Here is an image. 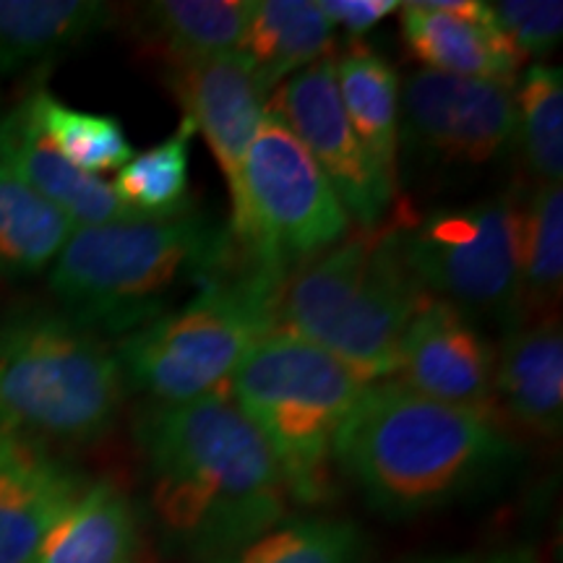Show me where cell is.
<instances>
[{"mask_svg":"<svg viewBox=\"0 0 563 563\" xmlns=\"http://www.w3.org/2000/svg\"><path fill=\"white\" fill-rule=\"evenodd\" d=\"M136 443L154 522L173 551L207 563L287 519L277 460L228 389L146 410Z\"/></svg>","mask_w":563,"mask_h":563,"instance_id":"cell-1","label":"cell"},{"mask_svg":"<svg viewBox=\"0 0 563 563\" xmlns=\"http://www.w3.org/2000/svg\"><path fill=\"white\" fill-rule=\"evenodd\" d=\"M519 449L490 415L365 384L334 441V470L391 519L464 501L509 475Z\"/></svg>","mask_w":563,"mask_h":563,"instance_id":"cell-2","label":"cell"},{"mask_svg":"<svg viewBox=\"0 0 563 563\" xmlns=\"http://www.w3.org/2000/svg\"><path fill=\"white\" fill-rule=\"evenodd\" d=\"M235 264L228 228L196 211L74 228L51 272L63 316L95 334L136 332Z\"/></svg>","mask_w":563,"mask_h":563,"instance_id":"cell-3","label":"cell"},{"mask_svg":"<svg viewBox=\"0 0 563 563\" xmlns=\"http://www.w3.org/2000/svg\"><path fill=\"white\" fill-rule=\"evenodd\" d=\"M402 222L357 228L287 274L277 327L336 357L363 384L397 373L399 344L428 292L402 253Z\"/></svg>","mask_w":563,"mask_h":563,"instance_id":"cell-4","label":"cell"},{"mask_svg":"<svg viewBox=\"0 0 563 563\" xmlns=\"http://www.w3.org/2000/svg\"><path fill=\"white\" fill-rule=\"evenodd\" d=\"M232 402L277 460L290 501L321 506L334 493V441L365 384L302 336L274 329L232 371Z\"/></svg>","mask_w":563,"mask_h":563,"instance_id":"cell-5","label":"cell"},{"mask_svg":"<svg viewBox=\"0 0 563 563\" xmlns=\"http://www.w3.org/2000/svg\"><path fill=\"white\" fill-rule=\"evenodd\" d=\"M285 279L235 256L194 298L118 340L125 389L159 405H186L224 389L253 344L277 329Z\"/></svg>","mask_w":563,"mask_h":563,"instance_id":"cell-6","label":"cell"},{"mask_svg":"<svg viewBox=\"0 0 563 563\" xmlns=\"http://www.w3.org/2000/svg\"><path fill=\"white\" fill-rule=\"evenodd\" d=\"M123 399L121 363L100 334L47 311L0 321V433L95 441L118 420Z\"/></svg>","mask_w":563,"mask_h":563,"instance_id":"cell-7","label":"cell"},{"mask_svg":"<svg viewBox=\"0 0 563 563\" xmlns=\"http://www.w3.org/2000/svg\"><path fill=\"white\" fill-rule=\"evenodd\" d=\"M230 201L228 232L235 256L279 277L334 249L352 230L332 183L269 108L245 152Z\"/></svg>","mask_w":563,"mask_h":563,"instance_id":"cell-8","label":"cell"},{"mask_svg":"<svg viewBox=\"0 0 563 563\" xmlns=\"http://www.w3.org/2000/svg\"><path fill=\"white\" fill-rule=\"evenodd\" d=\"M519 211V194L506 191L405 220L402 253L412 277L462 313L509 327L522 306Z\"/></svg>","mask_w":563,"mask_h":563,"instance_id":"cell-9","label":"cell"},{"mask_svg":"<svg viewBox=\"0 0 563 563\" xmlns=\"http://www.w3.org/2000/svg\"><path fill=\"white\" fill-rule=\"evenodd\" d=\"M514 141V84L420 68L399 87V144L422 162L490 165Z\"/></svg>","mask_w":563,"mask_h":563,"instance_id":"cell-10","label":"cell"},{"mask_svg":"<svg viewBox=\"0 0 563 563\" xmlns=\"http://www.w3.org/2000/svg\"><path fill=\"white\" fill-rule=\"evenodd\" d=\"M266 108L277 112L332 183L350 222L376 228L386 220L397 183L376 165L342 108L334 60L321 58L282 81Z\"/></svg>","mask_w":563,"mask_h":563,"instance_id":"cell-11","label":"cell"},{"mask_svg":"<svg viewBox=\"0 0 563 563\" xmlns=\"http://www.w3.org/2000/svg\"><path fill=\"white\" fill-rule=\"evenodd\" d=\"M496 352L452 302L428 298L399 344L397 382L435 402L490 415Z\"/></svg>","mask_w":563,"mask_h":563,"instance_id":"cell-12","label":"cell"},{"mask_svg":"<svg viewBox=\"0 0 563 563\" xmlns=\"http://www.w3.org/2000/svg\"><path fill=\"white\" fill-rule=\"evenodd\" d=\"M165 81L183 108V121L207 141L232 196L269 102L251 60L241 51L170 60Z\"/></svg>","mask_w":563,"mask_h":563,"instance_id":"cell-13","label":"cell"},{"mask_svg":"<svg viewBox=\"0 0 563 563\" xmlns=\"http://www.w3.org/2000/svg\"><path fill=\"white\" fill-rule=\"evenodd\" d=\"M87 481L45 443L0 433V563H30Z\"/></svg>","mask_w":563,"mask_h":563,"instance_id":"cell-14","label":"cell"},{"mask_svg":"<svg viewBox=\"0 0 563 563\" xmlns=\"http://www.w3.org/2000/svg\"><path fill=\"white\" fill-rule=\"evenodd\" d=\"M493 391L506 412L532 433L553 435L563 426V334L559 311L522 313L509 327L496 357Z\"/></svg>","mask_w":563,"mask_h":563,"instance_id":"cell-15","label":"cell"},{"mask_svg":"<svg viewBox=\"0 0 563 563\" xmlns=\"http://www.w3.org/2000/svg\"><path fill=\"white\" fill-rule=\"evenodd\" d=\"M0 162L11 167L32 191L58 207L76 228H91L133 217L110 183L63 159L40 125L26 97L0 118Z\"/></svg>","mask_w":563,"mask_h":563,"instance_id":"cell-16","label":"cell"},{"mask_svg":"<svg viewBox=\"0 0 563 563\" xmlns=\"http://www.w3.org/2000/svg\"><path fill=\"white\" fill-rule=\"evenodd\" d=\"M399 21L407 47L426 68L470 79L517 81L525 55L498 30L493 13L467 19L433 9L431 0H418L399 5Z\"/></svg>","mask_w":563,"mask_h":563,"instance_id":"cell-17","label":"cell"},{"mask_svg":"<svg viewBox=\"0 0 563 563\" xmlns=\"http://www.w3.org/2000/svg\"><path fill=\"white\" fill-rule=\"evenodd\" d=\"M139 514L115 483L87 485L45 534L30 563H136Z\"/></svg>","mask_w":563,"mask_h":563,"instance_id":"cell-18","label":"cell"},{"mask_svg":"<svg viewBox=\"0 0 563 563\" xmlns=\"http://www.w3.org/2000/svg\"><path fill=\"white\" fill-rule=\"evenodd\" d=\"M334 32L313 0H253L241 53L269 95L298 70L329 58Z\"/></svg>","mask_w":563,"mask_h":563,"instance_id":"cell-19","label":"cell"},{"mask_svg":"<svg viewBox=\"0 0 563 563\" xmlns=\"http://www.w3.org/2000/svg\"><path fill=\"white\" fill-rule=\"evenodd\" d=\"M115 16L97 0H0V74L30 68L81 45Z\"/></svg>","mask_w":563,"mask_h":563,"instance_id":"cell-20","label":"cell"},{"mask_svg":"<svg viewBox=\"0 0 563 563\" xmlns=\"http://www.w3.org/2000/svg\"><path fill=\"white\" fill-rule=\"evenodd\" d=\"M334 79L342 108L357 139L386 173L397 183L399 162V81L397 68L373 47L352 45L334 63Z\"/></svg>","mask_w":563,"mask_h":563,"instance_id":"cell-21","label":"cell"},{"mask_svg":"<svg viewBox=\"0 0 563 563\" xmlns=\"http://www.w3.org/2000/svg\"><path fill=\"white\" fill-rule=\"evenodd\" d=\"M253 0H157L141 5V34L165 63L241 51Z\"/></svg>","mask_w":563,"mask_h":563,"instance_id":"cell-22","label":"cell"},{"mask_svg":"<svg viewBox=\"0 0 563 563\" xmlns=\"http://www.w3.org/2000/svg\"><path fill=\"white\" fill-rule=\"evenodd\" d=\"M76 224L0 162V277H32L55 264Z\"/></svg>","mask_w":563,"mask_h":563,"instance_id":"cell-23","label":"cell"},{"mask_svg":"<svg viewBox=\"0 0 563 563\" xmlns=\"http://www.w3.org/2000/svg\"><path fill=\"white\" fill-rule=\"evenodd\" d=\"M563 285V194L538 186L519 211V287L522 313L559 311Z\"/></svg>","mask_w":563,"mask_h":563,"instance_id":"cell-24","label":"cell"},{"mask_svg":"<svg viewBox=\"0 0 563 563\" xmlns=\"http://www.w3.org/2000/svg\"><path fill=\"white\" fill-rule=\"evenodd\" d=\"M207 563H371L361 525L340 517L285 519L262 538Z\"/></svg>","mask_w":563,"mask_h":563,"instance_id":"cell-25","label":"cell"},{"mask_svg":"<svg viewBox=\"0 0 563 563\" xmlns=\"http://www.w3.org/2000/svg\"><path fill=\"white\" fill-rule=\"evenodd\" d=\"M26 102H30L34 123L55 146V152L84 173L121 170L136 154L118 118L70 108L55 100L47 89L32 91Z\"/></svg>","mask_w":563,"mask_h":563,"instance_id":"cell-26","label":"cell"},{"mask_svg":"<svg viewBox=\"0 0 563 563\" xmlns=\"http://www.w3.org/2000/svg\"><path fill=\"white\" fill-rule=\"evenodd\" d=\"M194 136V125L180 121L162 144L133 154L112 183V191L123 207L144 217H170L186 211Z\"/></svg>","mask_w":563,"mask_h":563,"instance_id":"cell-27","label":"cell"},{"mask_svg":"<svg viewBox=\"0 0 563 563\" xmlns=\"http://www.w3.org/2000/svg\"><path fill=\"white\" fill-rule=\"evenodd\" d=\"M517 141L538 186H561L563 178V79L561 68L534 63L514 87Z\"/></svg>","mask_w":563,"mask_h":563,"instance_id":"cell-28","label":"cell"},{"mask_svg":"<svg viewBox=\"0 0 563 563\" xmlns=\"http://www.w3.org/2000/svg\"><path fill=\"white\" fill-rule=\"evenodd\" d=\"M493 21L525 55H548L563 37V5L559 0H501L490 3Z\"/></svg>","mask_w":563,"mask_h":563,"instance_id":"cell-29","label":"cell"},{"mask_svg":"<svg viewBox=\"0 0 563 563\" xmlns=\"http://www.w3.org/2000/svg\"><path fill=\"white\" fill-rule=\"evenodd\" d=\"M397 0H319L323 16L332 26H342L350 37H363L373 26H378L386 16L399 11Z\"/></svg>","mask_w":563,"mask_h":563,"instance_id":"cell-30","label":"cell"},{"mask_svg":"<svg viewBox=\"0 0 563 563\" xmlns=\"http://www.w3.org/2000/svg\"><path fill=\"white\" fill-rule=\"evenodd\" d=\"M477 563H538V553H534L530 545H517V548H506L501 553H493L490 559L477 561Z\"/></svg>","mask_w":563,"mask_h":563,"instance_id":"cell-31","label":"cell"},{"mask_svg":"<svg viewBox=\"0 0 563 563\" xmlns=\"http://www.w3.org/2000/svg\"><path fill=\"white\" fill-rule=\"evenodd\" d=\"M422 563H464V561H452V559H435V561H422Z\"/></svg>","mask_w":563,"mask_h":563,"instance_id":"cell-32","label":"cell"}]
</instances>
